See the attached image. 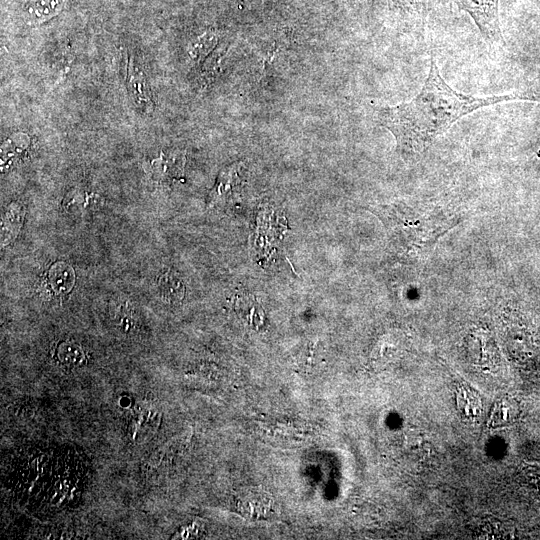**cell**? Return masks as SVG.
Wrapping results in <instances>:
<instances>
[{
    "instance_id": "9",
    "label": "cell",
    "mask_w": 540,
    "mask_h": 540,
    "mask_svg": "<svg viewBox=\"0 0 540 540\" xmlns=\"http://www.w3.org/2000/svg\"><path fill=\"white\" fill-rule=\"evenodd\" d=\"M518 414V405L512 398H503L494 406L490 418L493 426L512 422Z\"/></svg>"
},
{
    "instance_id": "11",
    "label": "cell",
    "mask_w": 540,
    "mask_h": 540,
    "mask_svg": "<svg viewBox=\"0 0 540 540\" xmlns=\"http://www.w3.org/2000/svg\"><path fill=\"white\" fill-rule=\"evenodd\" d=\"M160 288L163 298L168 301H179L184 293L181 281L173 275H164L160 280Z\"/></svg>"
},
{
    "instance_id": "5",
    "label": "cell",
    "mask_w": 540,
    "mask_h": 540,
    "mask_svg": "<svg viewBox=\"0 0 540 540\" xmlns=\"http://www.w3.org/2000/svg\"><path fill=\"white\" fill-rule=\"evenodd\" d=\"M127 83L129 93L136 106L146 113L152 112L154 104L151 99L147 79L142 70L133 61H130L128 67Z\"/></svg>"
},
{
    "instance_id": "12",
    "label": "cell",
    "mask_w": 540,
    "mask_h": 540,
    "mask_svg": "<svg viewBox=\"0 0 540 540\" xmlns=\"http://www.w3.org/2000/svg\"><path fill=\"white\" fill-rule=\"evenodd\" d=\"M61 4L62 0H35L28 8V13L34 19H45L58 11Z\"/></svg>"
},
{
    "instance_id": "1",
    "label": "cell",
    "mask_w": 540,
    "mask_h": 540,
    "mask_svg": "<svg viewBox=\"0 0 540 540\" xmlns=\"http://www.w3.org/2000/svg\"><path fill=\"white\" fill-rule=\"evenodd\" d=\"M513 100L512 93L475 97L452 89L432 58L419 93L410 102L378 108L376 118L394 136L400 156L406 161H415L438 136L463 116L486 106Z\"/></svg>"
},
{
    "instance_id": "8",
    "label": "cell",
    "mask_w": 540,
    "mask_h": 540,
    "mask_svg": "<svg viewBox=\"0 0 540 540\" xmlns=\"http://www.w3.org/2000/svg\"><path fill=\"white\" fill-rule=\"evenodd\" d=\"M56 356L60 364L68 368L78 367L84 361L82 349L72 341L61 342L57 347Z\"/></svg>"
},
{
    "instance_id": "10",
    "label": "cell",
    "mask_w": 540,
    "mask_h": 540,
    "mask_svg": "<svg viewBox=\"0 0 540 540\" xmlns=\"http://www.w3.org/2000/svg\"><path fill=\"white\" fill-rule=\"evenodd\" d=\"M154 164L157 165V170L161 171L170 177H176L183 171L184 155L181 153L171 154L169 157L161 156L159 159L154 160Z\"/></svg>"
},
{
    "instance_id": "13",
    "label": "cell",
    "mask_w": 540,
    "mask_h": 540,
    "mask_svg": "<svg viewBox=\"0 0 540 540\" xmlns=\"http://www.w3.org/2000/svg\"><path fill=\"white\" fill-rule=\"evenodd\" d=\"M22 212L20 207H15L11 205L8 212L6 213L5 220L2 227V237L7 239L9 232L17 233L19 227L21 226Z\"/></svg>"
},
{
    "instance_id": "6",
    "label": "cell",
    "mask_w": 540,
    "mask_h": 540,
    "mask_svg": "<svg viewBox=\"0 0 540 540\" xmlns=\"http://www.w3.org/2000/svg\"><path fill=\"white\" fill-rule=\"evenodd\" d=\"M239 164L235 163L227 168H225L219 175L217 183L212 190V200L217 198H226L230 197L234 192L237 191L240 183L239 179Z\"/></svg>"
},
{
    "instance_id": "3",
    "label": "cell",
    "mask_w": 540,
    "mask_h": 540,
    "mask_svg": "<svg viewBox=\"0 0 540 540\" xmlns=\"http://www.w3.org/2000/svg\"><path fill=\"white\" fill-rule=\"evenodd\" d=\"M459 9L467 12L486 41L504 43L499 17V0H452Z\"/></svg>"
},
{
    "instance_id": "15",
    "label": "cell",
    "mask_w": 540,
    "mask_h": 540,
    "mask_svg": "<svg viewBox=\"0 0 540 540\" xmlns=\"http://www.w3.org/2000/svg\"><path fill=\"white\" fill-rule=\"evenodd\" d=\"M118 404L120 407L124 409H130L131 407L134 408L133 399L129 395H126V394L121 395L119 397Z\"/></svg>"
},
{
    "instance_id": "2",
    "label": "cell",
    "mask_w": 540,
    "mask_h": 540,
    "mask_svg": "<svg viewBox=\"0 0 540 540\" xmlns=\"http://www.w3.org/2000/svg\"><path fill=\"white\" fill-rule=\"evenodd\" d=\"M383 221L397 254L408 261L424 260L456 218L440 209L398 206L384 212Z\"/></svg>"
},
{
    "instance_id": "14",
    "label": "cell",
    "mask_w": 540,
    "mask_h": 540,
    "mask_svg": "<svg viewBox=\"0 0 540 540\" xmlns=\"http://www.w3.org/2000/svg\"><path fill=\"white\" fill-rule=\"evenodd\" d=\"M514 100H524L540 103V84H533L523 90L512 93Z\"/></svg>"
},
{
    "instance_id": "4",
    "label": "cell",
    "mask_w": 540,
    "mask_h": 540,
    "mask_svg": "<svg viewBox=\"0 0 540 540\" xmlns=\"http://www.w3.org/2000/svg\"><path fill=\"white\" fill-rule=\"evenodd\" d=\"M162 413L156 402L145 400L134 407L128 424V435L132 442L143 444L157 433Z\"/></svg>"
},
{
    "instance_id": "7",
    "label": "cell",
    "mask_w": 540,
    "mask_h": 540,
    "mask_svg": "<svg viewBox=\"0 0 540 540\" xmlns=\"http://www.w3.org/2000/svg\"><path fill=\"white\" fill-rule=\"evenodd\" d=\"M49 282L56 293L69 292L74 284V272L69 265L56 263L50 269Z\"/></svg>"
}]
</instances>
